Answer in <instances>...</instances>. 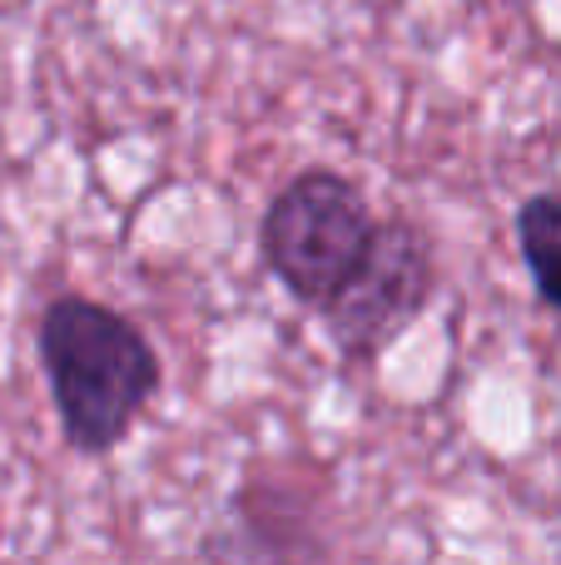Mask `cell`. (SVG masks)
<instances>
[{
  "instance_id": "1",
  "label": "cell",
  "mask_w": 561,
  "mask_h": 565,
  "mask_svg": "<svg viewBox=\"0 0 561 565\" xmlns=\"http://www.w3.org/2000/svg\"><path fill=\"white\" fill-rule=\"evenodd\" d=\"M40 358L50 372L65 437L80 451H109L159 387L155 348L135 322L89 298H55L40 318Z\"/></svg>"
},
{
  "instance_id": "2",
  "label": "cell",
  "mask_w": 561,
  "mask_h": 565,
  "mask_svg": "<svg viewBox=\"0 0 561 565\" xmlns=\"http://www.w3.org/2000/svg\"><path fill=\"white\" fill-rule=\"evenodd\" d=\"M373 218L358 189L338 174H298L264 218V258L304 302H334L373 248Z\"/></svg>"
},
{
  "instance_id": "4",
  "label": "cell",
  "mask_w": 561,
  "mask_h": 565,
  "mask_svg": "<svg viewBox=\"0 0 561 565\" xmlns=\"http://www.w3.org/2000/svg\"><path fill=\"white\" fill-rule=\"evenodd\" d=\"M517 238H522V254L537 278V292H542L552 308H561V194L527 199L522 214H517Z\"/></svg>"
},
{
  "instance_id": "3",
  "label": "cell",
  "mask_w": 561,
  "mask_h": 565,
  "mask_svg": "<svg viewBox=\"0 0 561 565\" xmlns=\"http://www.w3.org/2000/svg\"><path fill=\"white\" fill-rule=\"evenodd\" d=\"M427 288H433V258H427V244L417 238V228H378L363 268L328 302L334 338L343 342L348 358H373L417 318V308L427 302Z\"/></svg>"
}]
</instances>
